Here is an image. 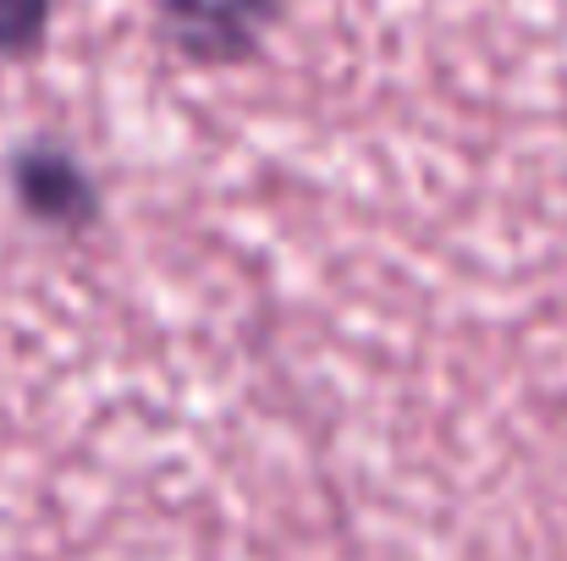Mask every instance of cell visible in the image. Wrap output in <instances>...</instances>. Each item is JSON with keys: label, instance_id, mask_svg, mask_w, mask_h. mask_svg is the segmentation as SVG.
Returning a JSON list of instances; mask_svg holds the SVG:
<instances>
[{"label": "cell", "instance_id": "cell-2", "mask_svg": "<svg viewBox=\"0 0 567 561\" xmlns=\"http://www.w3.org/2000/svg\"><path fill=\"white\" fill-rule=\"evenodd\" d=\"M17 193L33 215L44 220H72L89 209V183L83 172L66 160V155H50V149H33L17 160Z\"/></svg>", "mask_w": 567, "mask_h": 561}, {"label": "cell", "instance_id": "cell-1", "mask_svg": "<svg viewBox=\"0 0 567 561\" xmlns=\"http://www.w3.org/2000/svg\"><path fill=\"white\" fill-rule=\"evenodd\" d=\"M276 6L281 0H161V28L198 66H231L259 44Z\"/></svg>", "mask_w": 567, "mask_h": 561}, {"label": "cell", "instance_id": "cell-3", "mask_svg": "<svg viewBox=\"0 0 567 561\" xmlns=\"http://www.w3.org/2000/svg\"><path fill=\"white\" fill-rule=\"evenodd\" d=\"M50 28V0H0V55H28Z\"/></svg>", "mask_w": 567, "mask_h": 561}]
</instances>
